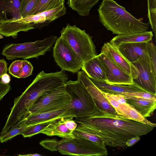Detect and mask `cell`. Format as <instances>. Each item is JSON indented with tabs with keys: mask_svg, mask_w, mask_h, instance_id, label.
Here are the masks:
<instances>
[{
	"mask_svg": "<svg viewBox=\"0 0 156 156\" xmlns=\"http://www.w3.org/2000/svg\"><path fill=\"white\" fill-rule=\"evenodd\" d=\"M75 121L84 130L100 138L105 146L112 147H125L128 140L147 134L154 128L98 108L91 115Z\"/></svg>",
	"mask_w": 156,
	"mask_h": 156,
	"instance_id": "obj_1",
	"label": "cell"
},
{
	"mask_svg": "<svg viewBox=\"0 0 156 156\" xmlns=\"http://www.w3.org/2000/svg\"><path fill=\"white\" fill-rule=\"evenodd\" d=\"M99 20L108 30L117 35L147 31L149 23L137 19L115 0H103L97 10Z\"/></svg>",
	"mask_w": 156,
	"mask_h": 156,
	"instance_id": "obj_2",
	"label": "cell"
},
{
	"mask_svg": "<svg viewBox=\"0 0 156 156\" xmlns=\"http://www.w3.org/2000/svg\"><path fill=\"white\" fill-rule=\"evenodd\" d=\"M40 145L51 151H58L61 154L69 155L104 156L108 153L105 146L101 145L84 139L74 137L58 140L46 139Z\"/></svg>",
	"mask_w": 156,
	"mask_h": 156,
	"instance_id": "obj_3",
	"label": "cell"
},
{
	"mask_svg": "<svg viewBox=\"0 0 156 156\" xmlns=\"http://www.w3.org/2000/svg\"><path fill=\"white\" fill-rule=\"evenodd\" d=\"M68 79L65 71L46 73L42 71L19 97L20 106L25 110H29L36 101L46 92L65 85Z\"/></svg>",
	"mask_w": 156,
	"mask_h": 156,
	"instance_id": "obj_4",
	"label": "cell"
},
{
	"mask_svg": "<svg viewBox=\"0 0 156 156\" xmlns=\"http://www.w3.org/2000/svg\"><path fill=\"white\" fill-rule=\"evenodd\" d=\"M65 85L71 98L69 107L75 118L87 116L97 111L93 98L81 80L67 81Z\"/></svg>",
	"mask_w": 156,
	"mask_h": 156,
	"instance_id": "obj_5",
	"label": "cell"
},
{
	"mask_svg": "<svg viewBox=\"0 0 156 156\" xmlns=\"http://www.w3.org/2000/svg\"><path fill=\"white\" fill-rule=\"evenodd\" d=\"M57 38L56 36H51L34 42L8 44L4 48L2 54L9 60L37 58L50 51Z\"/></svg>",
	"mask_w": 156,
	"mask_h": 156,
	"instance_id": "obj_6",
	"label": "cell"
},
{
	"mask_svg": "<svg viewBox=\"0 0 156 156\" xmlns=\"http://www.w3.org/2000/svg\"><path fill=\"white\" fill-rule=\"evenodd\" d=\"M60 33L83 62L97 55L92 37L84 30L68 23Z\"/></svg>",
	"mask_w": 156,
	"mask_h": 156,
	"instance_id": "obj_7",
	"label": "cell"
},
{
	"mask_svg": "<svg viewBox=\"0 0 156 156\" xmlns=\"http://www.w3.org/2000/svg\"><path fill=\"white\" fill-rule=\"evenodd\" d=\"M65 84L47 91L39 98L30 108L29 116L58 110L68 106L71 98Z\"/></svg>",
	"mask_w": 156,
	"mask_h": 156,
	"instance_id": "obj_8",
	"label": "cell"
},
{
	"mask_svg": "<svg viewBox=\"0 0 156 156\" xmlns=\"http://www.w3.org/2000/svg\"><path fill=\"white\" fill-rule=\"evenodd\" d=\"M53 53L55 60L61 70L75 73L81 69L83 62L62 36L56 40Z\"/></svg>",
	"mask_w": 156,
	"mask_h": 156,
	"instance_id": "obj_9",
	"label": "cell"
},
{
	"mask_svg": "<svg viewBox=\"0 0 156 156\" xmlns=\"http://www.w3.org/2000/svg\"><path fill=\"white\" fill-rule=\"evenodd\" d=\"M138 71L133 83L144 91L156 95V73L153 69L148 55L131 63Z\"/></svg>",
	"mask_w": 156,
	"mask_h": 156,
	"instance_id": "obj_10",
	"label": "cell"
},
{
	"mask_svg": "<svg viewBox=\"0 0 156 156\" xmlns=\"http://www.w3.org/2000/svg\"><path fill=\"white\" fill-rule=\"evenodd\" d=\"M98 55L105 73L107 83L110 84L133 83L132 76L105 54L101 53Z\"/></svg>",
	"mask_w": 156,
	"mask_h": 156,
	"instance_id": "obj_11",
	"label": "cell"
},
{
	"mask_svg": "<svg viewBox=\"0 0 156 156\" xmlns=\"http://www.w3.org/2000/svg\"><path fill=\"white\" fill-rule=\"evenodd\" d=\"M77 79L81 80L92 97L98 108L113 114H117L102 92L94 84L83 70L77 72Z\"/></svg>",
	"mask_w": 156,
	"mask_h": 156,
	"instance_id": "obj_12",
	"label": "cell"
},
{
	"mask_svg": "<svg viewBox=\"0 0 156 156\" xmlns=\"http://www.w3.org/2000/svg\"><path fill=\"white\" fill-rule=\"evenodd\" d=\"M73 118L65 117L53 120L41 133L50 136H56L63 138H74L73 132L77 125Z\"/></svg>",
	"mask_w": 156,
	"mask_h": 156,
	"instance_id": "obj_13",
	"label": "cell"
},
{
	"mask_svg": "<svg viewBox=\"0 0 156 156\" xmlns=\"http://www.w3.org/2000/svg\"><path fill=\"white\" fill-rule=\"evenodd\" d=\"M66 12V8L64 5L56 8L29 15L23 18L27 23L33 27L40 29L64 15Z\"/></svg>",
	"mask_w": 156,
	"mask_h": 156,
	"instance_id": "obj_14",
	"label": "cell"
},
{
	"mask_svg": "<svg viewBox=\"0 0 156 156\" xmlns=\"http://www.w3.org/2000/svg\"><path fill=\"white\" fill-rule=\"evenodd\" d=\"M101 53L105 54L125 72L130 75L132 79L136 77L138 71L136 68L122 55L116 47L109 42L104 44Z\"/></svg>",
	"mask_w": 156,
	"mask_h": 156,
	"instance_id": "obj_15",
	"label": "cell"
},
{
	"mask_svg": "<svg viewBox=\"0 0 156 156\" xmlns=\"http://www.w3.org/2000/svg\"><path fill=\"white\" fill-rule=\"evenodd\" d=\"M65 117H75L70 112L69 106L58 110L30 115L21 122L18 126H27Z\"/></svg>",
	"mask_w": 156,
	"mask_h": 156,
	"instance_id": "obj_16",
	"label": "cell"
},
{
	"mask_svg": "<svg viewBox=\"0 0 156 156\" xmlns=\"http://www.w3.org/2000/svg\"><path fill=\"white\" fill-rule=\"evenodd\" d=\"M148 42L122 44L116 48L125 58L132 63L148 55L147 51Z\"/></svg>",
	"mask_w": 156,
	"mask_h": 156,
	"instance_id": "obj_17",
	"label": "cell"
},
{
	"mask_svg": "<svg viewBox=\"0 0 156 156\" xmlns=\"http://www.w3.org/2000/svg\"><path fill=\"white\" fill-rule=\"evenodd\" d=\"M102 92L110 104L115 108L118 114L133 120L147 124L154 127H156L155 123L151 122L143 117L131 105L127 103L119 104L109 94Z\"/></svg>",
	"mask_w": 156,
	"mask_h": 156,
	"instance_id": "obj_18",
	"label": "cell"
},
{
	"mask_svg": "<svg viewBox=\"0 0 156 156\" xmlns=\"http://www.w3.org/2000/svg\"><path fill=\"white\" fill-rule=\"evenodd\" d=\"M90 79L94 84L104 93L120 95L125 93L145 91L133 83L131 84H110L105 81Z\"/></svg>",
	"mask_w": 156,
	"mask_h": 156,
	"instance_id": "obj_19",
	"label": "cell"
},
{
	"mask_svg": "<svg viewBox=\"0 0 156 156\" xmlns=\"http://www.w3.org/2000/svg\"><path fill=\"white\" fill-rule=\"evenodd\" d=\"M35 28L23 18L0 22V34L5 37L12 36L16 38L19 32L28 31Z\"/></svg>",
	"mask_w": 156,
	"mask_h": 156,
	"instance_id": "obj_20",
	"label": "cell"
},
{
	"mask_svg": "<svg viewBox=\"0 0 156 156\" xmlns=\"http://www.w3.org/2000/svg\"><path fill=\"white\" fill-rule=\"evenodd\" d=\"M21 0H0V22L20 19Z\"/></svg>",
	"mask_w": 156,
	"mask_h": 156,
	"instance_id": "obj_21",
	"label": "cell"
},
{
	"mask_svg": "<svg viewBox=\"0 0 156 156\" xmlns=\"http://www.w3.org/2000/svg\"><path fill=\"white\" fill-rule=\"evenodd\" d=\"M122 95L128 104L133 106L143 117H150L156 108V100Z\"/></svg>",
	"mask_w": 156,
	"mask_h": 156,
	"instance_id": "obj_22",
	"label": "cell"
},
{
	"mask_svg": "<svg viewBox=\"0 0 156 156\" xmlns=\"http://www.w3.org/2000/svg\"><path fill=\"white\" fill-rule=\"evenodd\" d=\"M153 37V34L151 31H146L134 34L117 35L114 37L109 43L115 47H117L122 44L149 42L152 40Z\"/></svg>",
	"mask_w": 156,
	"mask_h": 156,
	"instance_id": "obj_23",
	"label": "cell"
},
{
	"mask_svg": "<svg viewBox=\"0 0 156 156\" xmlns=\"http://www.w3.org/2000/svg\"><path fill=\"white\" fill-rule=\"evenodd\" d=\"M81 69L90 78L106 81L105 73L98 55L84 62Z\"/></svg>",
	"mask_w": 156,
	"mask_h": 156,
	"instance_id": "obj_24",
	"label": "cell"
},
{
	"mask_svg": "<svg viewBox=\"0 0 156 156\" xmlns=\"http://www.w3.org/2000/svg\"><path fill=\"white\" fill-rule=\"evenodd\" d=\"M99 0H68L67 3L69 7L76 11L81 16L89 15L92 8L98 3Z\"/></svg>",
	"mask_w": 156,
	"mask_h": 156,
	"instance_id": "obj_25",
	"label": "cell"
},
{
	"mask_svg": "<svg viewBox=\"0 0 156 156\" xmlns=\"http://www.w3.org/2000/svg\"><path fill=\"white\" fill-rule=\"evenodd\" d=\"M65 2V0H39L30 15H35L58 8L64 5Z\"/></svg>",
	"mask_w": 156,
	"mask_h": 156,
	"instance_id": "obj_26",
	"label": "cell"
},
{
	"mask_svg": "<svg viewBox=\"0 0 156 156\" xmlns=\"http://www.w3.org/2000/svg\"><path fill=\"white\" fill-rule=\"evenodd\" d=\"M51 121L27 126L23 130L21 135L24 137H30L35 135L41 133V132L50 124Z\"/></svg>",
	"mask_w": 156,
	"mask_h": 156,
	"instance_id": "obj_27",
	"label": "cell"
},
{
	"mask_svg": "<svg viewBox=\"0 0 156 156\" xmlns=\"http://www.w3.org/2000/svg\"><path fill=\"white\" fill-rule=\"evenodd\" d=\"M147 17L155 36L156 32V0H147Z\"/></svg>",
	"mask_w": 156,
	"mask_h": 156,
	"instance_id": "obj_28",
	"label": "cell"
},
{
	"mask_svg": "<svg viewBox=\"0 0 156 156\" xmlns=\"http://www.w3.org/2000/svg\"><path fill=\"white\" fill-rule=\"evenodd\" d=\"M27 126H22L20 127H15L11 128L6 132L1 133L0 142L2 143L11 140L14 137L21 134Z\"/></svg>",
	"mask_w": 156,
	"mask_h": 156,
	"instance_id": "obj_29",
	"label": "cell"
},
{
	"mask_svg": "<svg viewBox=\"0 0 156 156\" xmlns=\"http://www.w3.org/2000/svg\"><path fill=\"white\" fill-rule=\"evenodd\" d=\"M39 0H21V10L22 18L30 15Z\"/></svg>",
	"mask_w": 156,
	"mask_h": 156,
	"instance_id": "obj_30",
	"label": "cell"
},
{
	"mask_svg": "<svg viewBox=\"0 0 156 156\" xmlns=\"http://www.w3.org/2000/svg\"><path fill=\"white\" fill-rule=\"evenodd\" d=\"M22 68V60H15L10 65L8 68L9 73L14 77L20 78Z\"/></svg>",
	"mask_w": 156,
	"mask_h": 156,
	"instance_id": "obj_31",
	"label": "cell"
},
{
	"mask_svg": "<svg viewBox=\"0 0 156 156\" xmlns=\"http://www.w3.org/2000/svg\"><path fill=\"white\" fill-rule=\"evenodd\" d=\"M147 51L154 70L156 73V48L155 45L152 43L148 42Z\"/></svg>",
	"mask_w": 156,
	"mask_h": 156,
	"instance_id": "obj_32",
	"label": "cell"
},
{
	"mask_svg": "<svg viewBox=\"0 0 156 156\" xmlns=\"http://www.w3.org/2000/svg\"><path fill=\"white\" fill-rule=\"evenodd\" d=\"M22 68L20 78H25L32 74L33 67L31 63L27 60H22Z\"/></svg>",
	"mask_w": 156,
	"mask_h": 156,
	"instance_id": "obj_33",
	"label": "cell"
},
{
	"mask_svg": "<svg viewBox=\"0 0 156 156\" xmlns=\"http://www.w3.org/2000/svg\"><path fill=\"white\" fill-rule=\"evenodd\" d=\"M121 95L131 96L136 98L156 100V95L145 91L125 93L122 94Z\"/></svg>",
	"mask_w": 156,
	"mask_h": 156,
	"instance_id": "obj_34",
	"label": "cell"
},
{
	"mask_svg": "<svg viewBox=\"0 0 156 156\" xmlns=\"http://www.w3.org/2000/svg\"><path fill=\"white\" fill-rule=\"evenodd\" d=\"M11 88L9 83H6L0 80V101L9 92Z\"/></svg>",
	"mask_w": 156,
	"mask_h": 156,
	"instance_id": "obj_35",
	"label": "cell"
},
{
	"mask_svg": "<svg viewBox=\"0 0 156 156\" xmlns=\"http://www.w3.org/2000/svg\"><path fill=\"white\" fill-rule=\"evenodd\" d=\"M7 63L4 59H0V78L4 74L7 73Z\"/></svg>",
	"mask_w": 156,
	"mask_h": 156,
	"instance_id": "obj_36",
	"label": "cell"
},
{
	"mask_svg": "<svg viewBox=\"0 0 156 156\" xmlns=\"http://www.w3.org/2000/svg\"><path fill=\"white\" fill-rule=\"evenodd\" d=\"M109 94L118 103L122 104L126 103V99L121 95Z\"/></svg>",
	"mask_w": 156,
	"mask_h": 156,
	"instance_id": "obj_37",
	"label": "cell"
},
{
	"mask_svg": "<svg viewBox=\"0 0 156 156\" xmlns=\"http://www.w3.org/2000/svg\"><path fill=\"white\" fill-rule=\"evenodd\" d=\"M140 140L139 136H136L128 140L126 143V146L131 147Z\"/></svg>",
	"mask_w": 156,
	"mask_h": 156,
	"instance_id": "obj_38",
	"label": "cell"
},
{
	"mask_svg": "<svg viewBox=\"0 0 156 156\" xmlns=\"http://www.w3.org/2000/svg\"><path fill=\"white\" fill-rule=\"evenodd\" d=\"M1 78V81L5 83H9L10 81V76L7 73L3 75Z\"/></svg>",
	"mask_w": 156,
	"mask_h": 156,
	"instance_id": "obj_39",
	"label": "cell"
},
{
	"mask_svg": "<svg viewBox=\"0 0 156 156\" xmlns=\"http://www.w3.org/2000/svg\"><path fill=\"white\" fill-rule=\"evenodd\" d=\"M19 156H41V155L38 154H24V155H20L19 154L18 155Z\"/></svg>",
	"mask_w": 156,
	"mask_h": 156,
	"instance_id": "obj_40",
	"label": "cell"
}]
</instances>
